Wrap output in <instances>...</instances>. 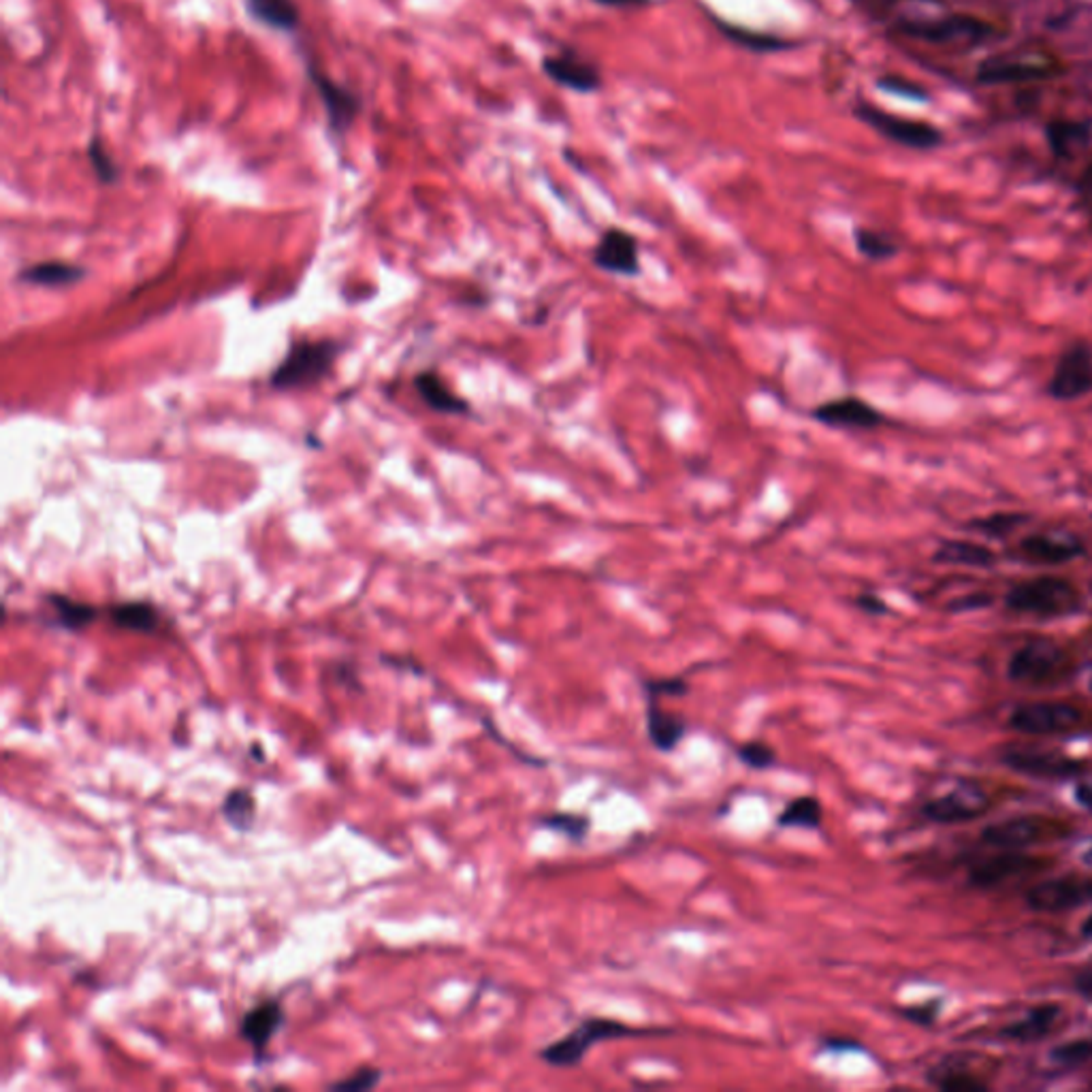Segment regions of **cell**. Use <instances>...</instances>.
I'll return each instance as SVG.
<instances>
[{"instance_id": "1", "label": "cell", "mask_w": 1092, "mask_h": 1092, "mask_svg": "<svg viewBox=\"0 0 1092 1092\" xmlns=\"http://www.w3.org/2000/svg\"><path fill=\"white\" fill-rule=\"evenodd\" d=\"M670 1028H636L625 1024L621 1020L604 1018V1015H589L581 1020L572 1031L563 1037L550 1041L548 1046L538 1050V1059L548 1066H557V1069H572V1066L583 1064L585 1057L592 1052L602 1041L612 1039H625V1037H653V1035H670Z\"/></svg>"}, {"instance_id": "2", "label": "cell", "mask_w": 1092, "mask_h": 1092, "mask_svg": "<svg viewBox=\"0 0 1092 1092\" xmlns=\"http://www.w3.org/2000/svg\"><path fill=\"white\" fill-rule=\"evenodd\" d=\"M1006 606L1013 612L1035 614V617H1066L1082 606L1077 587L1059 576H1039V579L1015 585L1006 596Z\"/></svg>"}, {"instance_id": "3", "label": "cell", "mask_w": 1092, "mask_h": 1092, "mask_svg": "<svg viewBox=\"0 0 1092 1092\" xmlns=\"http://www.w3.org/2000/svg\"><path fill=\"white\" fill-rule=\"evenodd\" d=\"M337 355H340V344L335 340L295 344L288 350L278 370L271 374L269 382L275 391H291V388L316 384L331 372Z\"/></svg>"}, {"instance_id": "4", "label": "cell", "mask_w": 1092, "mask_h": 1092, "mask_svg": "<svg viewBox=\"0 0 1092 1092\" xmlns=\"http://www.w3.org/2000/svg\"><path fill=\"white\" fill-rule=\"evenodd\" d=\"M1084 723V713L1071 702H1026L1009 715V725L1015 732L1033 736H1057L1075 732Z\"/></svg>"}, {"instance_id": "5", "label": "cell", "mask_w": 1092, "mask_h": 1092, "mask_svg": "<svg viewBox=\"0 0 1092 1092\" xmlns=\"http://www.w3.org/2000/svg\"><path fill=\"white\" fill-rule=\"evenodd\" d=\"M1001 760L1013 773L1035 776V779H1075L1088 773L1084 760L1050 749H1007Z\"/></svg>"}, {"instance_id": "6", "label": "cell", "mask_w": 1092, "mask_h": 1092, "mask_svg": "<svg viewBox=\"0 0 1092 1092\" xmlns=\"http://www.w3.org/2000/svg\"><path fill=\"white\" fill-rule=\"evenodd\" d=\"M1059 836V824L1039 815H1018V818L988 824L982 840L995 849H1026Z\"/></svg>"}, {"instance_id": "7", "label": "cell", "mask_w": 1092, "mask_h": 1092, "mask_svg": "<svg viewBox=\"0 0 1092 1092\" xmlns=\"http://www.w3.org/2000/svg\"><path fill=\"white\" fill-rule=\"evenodd\" d=\"M1092 902L1090 877H1054L1041 882L1026 892L1028 909L1039 913H1063Z\"/></svg>"}, {"instance_id": "8", "label": "cell", "mask_w": 1092, "mask_h": 1092, "mask_svg": "<svg viewBox=\"0 0 1092 1092\" xmlns=\"http://www.w3.org/2000/svg\"><path fill=\"white\" fill-rule=\"evenodd\" d=\"M306 71L314 90H316L320 103L326 111V124H329V131L337 137L344 135L350 127H353L357 116L361 114L359 94L350 90V87L333 82L329 75L314 67L312 62H308Z\"/></svg>"}, {"instance_id": "9", "label": "cell", "mask_w": 1092, "mask_h": 1092, "mask_svg": "<svg viewBox=\"0 0 1092 1092\" xmlns=\"http://www.w3.org/2000/svg\"><path fill=\"white\" fill-rule=\"evenodd\" d=\"M592 262L600 271L617 275V278H638L643 273L638 240L619 227H610L600 235L592 250Z\"/></svg>"}, {"instance_id": "10", "label": "cell", "mask_w": 1092, "mask_h": 1092, "mask_svg": "<svg viewBox=\"0 0 1092 1092\" xmlns=\"http://www.w3.org/2000/svg\"><path fill=\"white\" fill-rule=\"evenodd\" d=\"M1050 395L1057 401H1077L1092 393V350L1084 344H1075L1064 350L1048 386Z\"/></svg>"}, {"instance_id": "11", "label": "cell", "mask_w": 1092, "mask_h": 1092, "mask_svg": "<svg viewBox=\"0 0 1092 1092\" xmlns=\"http://www.w3.org/2000/svg\"><path fill=\"white\" fill-rule=\"evenodd\" d=\"M1063 661L1064 656L1057 645L1048 640H1035L1013 653L1007 663V676L1013 683L1041 685L1059 674Z\"/></svg>"}, {"instance_id": "12", "label": "cell", "mask_w": 1092, "mask_h": 1092, "mask_svg": "<svg viewBox=\"0 0 1092 1092\" xmlns=\"http://www.w3.org/2000/svg\"><path fill=\"white\" fill-rule=\"evenodd\" d=\"M811 419L824 427H831V430H847V431L877 430V427L884 425L886 421L884 414L875 406H871L869 401L853 395L828 399L824 404L815 406L811 410Z\"/></svg>"}, {"instance_id": "13", "label": "cell", "mask_w": 1092, "mask_h": 1092, "mask_svg": "<svg viewBox=\"0 0 1092 1092\" xmlns=\"http://www.w3.org/2000/svg\"><path fill=\"white\" fill-rule=\"evenodd\" d=\"M856 116L886 135L888 140H892L900 145L915 147V149H928L937 147L941 144V131H937L933 124L898 118L892 114H886L882 109H875L871 105H860L856 109Z\"/></svg>"}, {"instance_id": "14", "label": "cell", "mask_w": 1092, "mask_h": 1092, "mask_svg": "<svg viewBox=\"0 0 1092 1092\" xmlns=\"http://www.w3.org/2000/svg\"><path fill=\"white\" fill-rule=\"evenodd\" d=\"M990 807L988 796L979 787L962 785L951 792L928 800L922 807V815L928 822L935 824H964L973 822L984 815Z\"/></svg>"}, {"instance_id": "15", "label": "cell", "mask_w": 1092, "mask_h": 1092, "mask_svg": "<svg viewBox=\"0 0 1092 1092\" xmlns=\"http://www.w3.org/2000/svg\"><path fill=\"white\" fill-rule=\"evenodd\" d=\"M1044 866L1039 858L1028 856L1024 849H1001L997 856H990L969 869V884L977 890H990L1024 873H1033Z\"/></svg>"}, {"instance_id": "16", "label": "cell", "mask_w": 1092, "mask_h": 1092, "mask_svg": "<svg viewBox=\"0 0 1092 1092\" xmlns=\"http://www.w3.org/2000/svg\"><path fill=\"white\" fill-rule=\"evenodd\" d=\"M900 32H905L913 39H922L928 43H949L956 39H988L993 29L984 24L982 20H975L971 16H951L946 20L935 22H902Z\"/></svg>"}, {"instance_id": "17", "label": "cell", "mask_w": 1092, "mask_h": 1092, "mask_svg": "<svg viewBox=\"0 0 1092 1092\" xmlns=\"http://www.w3.org/2000/svg\"><path fill=\"white\" fill-rule=\"evenodd\" d=\"M284 1022H286V1013L280 1003L273 999L259 1003V1006H255L244 1015L240 1024V1035L244 1041H248V1044L253 1046L255 1057L259 1061L265 1059V1050L269 1046V1041L284 1026Z\"/></svg>"}, {"instance_id": "18", "label": "cell", "mask_w": 1092, "mask_h": 1092, "mask_svg": "<svg viewBox=\"0 0 1092 1092\" xmlns=\"http://www.w3.org/2000/svg\"><path fill=\"white\" fill-rule=\"evenodd\" d=\"M1020 548L1026 559L1046 566H1063L1084 555V545L1075 536L1063 534H1033L1022 540Z\"/></svg>"}, {"instance_id": "19", "label": "cell", "mask_w": 1092, "mask_h": 1092, "mask_svg": "<svg viewBox=\"0 0 1092 1092\" xmlns=\"http://www.w3.org/2000/svg\"><path fill=\"white\" fill-rule=\"evenodd\" d=\"M645 727L651 745L661 753H672L683 743L689 732L687 721L681 719L679 715L663 709L658 698H647Z\"/></svg>"}, {"instance_id": "20", "label": "cell", "mask_w": 1092, "mask_h": 1092, "mask_svg": "<svg viewBox=\"0 0 1092 1092\" xmlns=\"http://www.w3.org/2000/svg\"><path fill=\"white\" fill-rule=\"evenodd\" d=\"M1063 1007L1057 1003H1044V1006H1035L1028 1009L1020 1020L1007 1024L1001 1031V1037H1006L1015 1044H1035V1041L1046 1039L1061 1018Z\"/></svg>"}, {"instance_id": "21", "label": "cell", "mask_w": 1092, "mask_h": 1092, "mask_svg": "<svg viewBox=\"0 0 1092 1092\" xmlns=\"http://www.w3.org/2000/svg\"><path fill=\"white\" fill-rule=\"evenodd\" d=\"M543 69L555 84L566 86L574 92H596L602 84L594 67L570 56H548L543 60Z\"/></svg>"}, {"instance_id": "22", "label": "cell", "mask_w": 1092, "mask_h": 1092, "mask_svg": "<svg viewBox=\"0 0 1092 1092\" xmlns=\"http://www.w3.org/2000/svg\"><path fill=\"white\" fill-rule=\"evenodd\" d=\"M414 386H417L425 406H430L433 412L453 414V417L470 414L468 401L450 391L446 382L435 372H421L417 378H414Z\"/></svg>"}, {"instance_id": "23", "label": "cell", "mask_w": 1092, "mask_h": 1092, "mask_svg": "<svg viewBox=\"0 0 1092 1092\" xmlns=\"http://www.w3.org/2000/svg\"><path fill=\"white\" fill-rule=\"evenodd\" d=\"M937 563H949V566H966V568H990L997 561L993 548H988L982 543H973V540H941V545L935 550Z\"/></svg>"}, {"instance_id": "24", "label": "cell", "mask_w": 1092, "mask_h": 1092, "mask_svg": "<svg viewBox=\"0 0 1092 1092\" xmlns=\"http://www.w3.org/2000/svg\"><path fill=\"white\" fill-rule=\"evenodd\" d=\"M248 14L265 27L293 34L299 29V7L295 0H246Z\"/></svg>"}, {"instance_id": "25", "label": "cell", "mask_w": 1092, "mask_h": 1092, "mask_svg": "<svg viewBox=\"0 0 1092 1092\" xmlns=\"http://www.w3.org/2000/svg\"><path fill=\"white\" fill-rule=\"evenodd\" d=\"M1048 142L1059 158H1073L1092 142V124L1054 120L1048 124Z\"/></svg>"}, {"instance_id": "26", "label": "cell", "mask_w": 1092, "mask_h": 1092, "mask_svg": "<svg viewBox=\"0 0 1092 1092\" xmlns=\"http://www.w3.org/2000/svg\"><path fill=\"white\" fill-rule=\"evenodd\" d=\"M1057 73L1046 65H1033V62H997V65H984L977 80L982 84H1020L1048 80Z\"/></svg>"}, {"instance_id": "27", "label": "cell", "mask_w": 1092, "mask_h": 1092, "mask_svg": "<svg viewBox=\"0 0 1092 1092\" xmlns=\"http://www.w3.org/2000/svg\"><path fill=\"white\" fill-rule=\"evenodd\" d=\"M86 275V269L80 265H71V262L62 260H49V262H36L20 273V280L32 284V286H45V288H60L80 282Z\"/></svg>"}, {"instance_id": "28", "label": "cell", "mask_w": 1092, "mask_h": 1092, "mask_svg": "<svg viewBox=\"0 0 1092 1092\" xmlns=\"http://www.w3.org/2000/svg\"><path fill=\"white\" fill-rule=\"evenodd\" d=\"M779 828H800V831H820L824 824V805L818 796H798L789 800L783 811L776 815Z\"/></svg>"}, {"instance_id": "29", "label": "cell", "mask_w": 1092, "mask_h": 1092, "mask_svg": "<svg viewBox=\"0 0 1092 1092\" xmlns=\"http://www.w3.org/2000/svg\"><path fill=\"white\" fill-rule=\"evenodd\" d=\"M109 619L120 630L152 634L160 623V614L147 602H122L109 608Z\"/></svg>"}, {"instance_id": "30", "label": "cell", "mask_w": 1092, "mask_h": 1092, "mask_svg": "<svg viewBox=\"0 0 1092 1092\" xmlns=\"http://www.w3.org/2000/svg\"><path fill=\"white\" fill-rule=\"evenodd\" d=\"M47 604L56 610V623L69 632H80L84 627L92 625L100 614L96 606L60 594L47 596Z\"/></svg>"}, {"instance_id": "31", "label": "cell", "mask_w": 1092, "mask_h": 1092, "mask_svg": "<svg viewBox=\"0 0 1092 1092\" xmlns=\"http://www.w3.org/2000/svg\"><path fill=\"white\" fill-rule=\"evenodd\" d=\"M538 824L543 828H548V831H553L561 836H566L572 843H585V838L592 831V818H587L583 813H572V811H553V813H545L538 818Z\"/></svg>"}, {"instance_id": "32", "label": "cell", "mask_w": 1092, "mask_h": 1092, "mask_svg": "<svg viewBox=\"0 0 1092 1092\" xmlns=\"http://www.w3.org/2000/svg\"><path fill=\"white\" fill-rule=\"evenodd\" d=\"M222 815L235 831H250L257 818V800L250 794V789H231L222 802Z\"/></svg>"}, {"instance_id": "33", "label": "cell", "mask_w": 1092, "mask_h": 1092, "mask_svg": "<svg viewBox=\"0 0 1092 1092\" xmlns=\"http://www.w3.org/2000/svg\"><path fill=\"white\" fill-rule=\"evenodd\" d=\"M853 244H856L858 255H862L864 259H869L873 262H884L894 259L898 253V246L890 240L888 235L880 233V231H873V229H864V227H856L853 229Z\"/></svg>"}, {"instance_id": "34", "label": "cell", "mask_w": 1092, "mask_h": 1092, "mask_svg": "<svg viewBox=\"0 0 1092 1092\" xmlns=\"http://www.w3.org/2000/svg\"><path fill=\"white\" fill-rule=\"evenodd\" d=\"M1024 523H1026V514H1022V512H995V514H990V517L975 519L971 523V530L977 532V534H982V536L1001 540V538L1013 534Z\"/></svg>"}, {"instance_id": "35", "label": "cell", "mask_w": 1092, "mask_h": 1092, "mask_svg": "<svg viewBox=\"0 0 1092 1092\" xmlns=\"http://www.w3.org/2000/svg\"><path fill=\"white\" fill-rule=\"evenodd\" d=\"M736 756L751 771H769L776 764V749L764 738H753L738 745Z\"/></svg>"}, {"instance_id": "36", "label": "cell", "mask_w": 1092, "mask_h": 1092, "mask_svg": "<svg viewBox=\"0 0 1092 1092\" xmlns=\"http://www.w3.org/2000/svg\"><path fill=\"white\" fill-rule=\"evenodd\" d=\"M928 1079H931L937 1088L948 1092H982L986 1088V1084L979 1082L973 1073L956 1069V1066H953V1069L931 1071Z\"/></svg>"}, {"instance_id": "37", "label": "cell", "mask_w": 1092, "mask_h": 1092, "mask_svg": "<svg viewBox=\"0 0 1092 1092\" xmlns=\"http://www.w3.org/2000/svg\"><path fill=\"white\" fill-rule=\"evenodd\" d=\"M719 29L723 30V34L727 39H732L740 45H745L749 49H758V52H767V49H783L789 47V43L776 39V36L771 34H762V32H751L747 29H738L732 27V24H719Z\"/></svg>"}, {"instance_id": "38", "label": "cell", "mask_w": 1092, "mask_h": 1092, "mask_svg": "<svg viewBox=\"0 0 1092 1092\" xmlns=\"http://www.w3.org/2000/svg\"><path fill=\"white\" fill-rule=\"evenodd\" d=\"M1052 1063L1061 1066H1079L1092 1059V1037L1064 1041L1050 1052Z\"/></svg>"}, {"instance_id": "39", "label": "cell", "mask_w": 1092, "mask_h": 1092, "mask_svg": "<svg viewBox=\"0 0 1092 1092\" xmlns=\"http://www.w3.org/2000/svg\"><path fill=\"white\" fill-rule=\"evenodd\" d=\"M87 158H90V162H92V169H94V173H96L98 182H103V184H107V186H111V184H116V182H118L120 171H118V167H116L114 158H111V156L107 154V149L103 147V142H100V140H92L90 144H87Z\"/></svg>"}, {"instance_id": "40", "label": "cell", "mask_w": 1092, "mask_h": 1092, "mask_svg": "<svg viewBox=\"0 0 1092 1092\" xmlns=\"http://www.w3.org/2000/svg\"><path fill=\"white\" fill-rule=\"evenodd\" d=\"M643 689L647 698H681L689 694V683L683 676H658V679H645Z\"/></svg>"}, {"instance_id": "41", "label": "cell", "mask_w": 1092, "mask_h": 1092, "mask_svg": "<svg viewBox=\"0 0 1092 1092\" xmlns=\"http://www.w3.org/2000/svg\"><path fill=\"white\" fill-rule=\"evenodd\" d=\"M877 86H880L882 90H886V92H892V94L905 96V98H911V100H926L928 98V94H926L922 86L913 84L909 80L896 78V75H886V78L877 82Z\"/></svg>"}, {"instance_id": "42", "label": "cell", "mask_w": 1092, "mask_h": 1092, "mask_svg": "<svg viewBox=\"0 0 1092 1092\" xmlns=\"http://www.w3.org/2000/svg\"><path fill=\"white\" fill-rule=\"evenodd\" d=\"M380 1077H382V1073L378 1069H372V1066H363V1069L355 1071L353 1075H348L346 1079H340V1082L329 1084V1088H333V1090H368V1088L378 1084Z\"/></svg>"}, {"instance_id": "43", "label": "cell", "mask_w": 1092, "mask_h": 1092, "mask_svg": "<svg viewBox=\"0 0 1092 1092\" xmlns=\"http://www.w3.org/2000/svg\"><path fill=\"white\" fill-rule=\"evenodd\" d=\"M902 1018H907L909 1022L918 1024V1026H933L937 1015H939V1003H926V1006H913V1007H905L900 1009Z\"/></svg>"}, {"instance_id": "44", "label": "cell", "mask_w": 1092, "mask_h": 1092, "mask_svg": "<svg viewBox=\"0 0 1092 1092\" xmlns=\"http://www.w3.org/2000/svg\"><path fill=\"white\" fill-rule=\"evenodd\" d=\"M853 604L856 608H860L862 612L871 614V617H882V614L890 612V606L886 604V600L882 596H877L873 592H862L856 598H853Z\"/></svg>"}, {"instance_id": "45", "label": "cell", "mask_w": 1092, "mask_h": 1092, "mask_svg": "<svg viewBox=\"0 0 1092 1092\" xmlns=\"http://www.w3.org/2000/svg\"><path fill=\"white\" fill-rule=\"evenodd\" d=\"M820 1046L826 1052H833V1054H843V1052H860L862 1046L858 1044L856 1039H849V1037H836V1035H828L820 1041Z\"/></svg>"}, {"instance_id": "46", "label": "cell", "mask_w": 1092, "mask_h": 1092, "mask_svg": "<svg viewBox=\"0 0 1092 1092\" xmlns=\"http://www.w3.org/2000/svg\"><path fill=\"white\" fill-rule=\"evenodd\" d=\"M1073 988L1079 997L1092 1001V966H1088V969H1084L1075 977Z\"/></svg>"}, {"instance_id": "47", "label": "cell", "mask_w": 1092, "mask_h": 1092, "mask_svg": "<svg viewBox=\"0 0 1092 1092\" xmlns=\"http://www.w3.org/2000/svg\"><path fill=\"white\" fill-rule=\"evenodd\" d=\"M1075 800L1084 809L1092 811V781H1084L1075 787Z\"/></svg>"}, {"instance_id": "48", "label": "cell", "mask_w": 1092, "mask_h": 1092, "mask_svg": "<svg viewBox=\"0 0 1092 1092\" xmlns=\"http://www.w3.org/2000/svg\"><path fill=\"white\" fill-rule=\"evenodd\" d=\"M990 602H993V598H988V596H971L969 600H966V602H964V604H953V610H971V608H984V606H988V604H990Z\"/></svg>"}, {"instance_id": "49", "label": "cell", "mask_w": 1092, "mask_h": 1092, "mask_svg": "<svg viewBox=\"0 0 1092 1092\" xmlns=\"http://www.w3.org/2000/svg\"><path fill=\"white\" fill-rule=\"evenodd\" d=\"M596 3L606 7H640V5H649L651 0H596Z\"/></svg>"}, {"instance_id": "50", "label": "cell", "mask_w": 1092, "mask_h": 1092, "mask_svg": "<svg viewBox=\"0 0 1092 1092\" xmlns=\"http://www.w3.org/2000/svg\"><path fill=\"white\" fill-rule=\"evenodd\" d=\"M1082 935H1084L1086 939H1092V913L1088 915V918H1086L1084 924H1082Z\"/></svg>"}, {"instance_id": "51", "label": "cell", "mask_w": 1092, "mask_h": 1092, "mask_svg": "<svg viewBox=\"0 0 1092 1092\" xmlns=\"http://www.w3.org/2000/svg\"><path fill=\"white\" fill-rule=\"evenodd\" d=\"M1086 184H1088V186H1092V167H1090V169H1088V173H1086Z\"/></svg>"}, {"instance_id": "52", "label": "cell", "mask_w": 1092, "mask_h": 1092, "mask_svg": "<svg viewBox=\"0 0 1092 1092\" xmlns=\"http://www.w3.org/2000/svg\"><path fill=\"white\" fill-rule=\"evenodd\" d=\"M1088 858L1092 860V847H1090V851H1088Z\"/></svg>"}]
</instances>
